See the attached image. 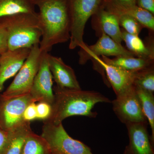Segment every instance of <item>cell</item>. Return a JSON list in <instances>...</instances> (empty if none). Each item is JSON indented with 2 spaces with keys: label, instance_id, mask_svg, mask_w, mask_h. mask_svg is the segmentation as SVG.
I'll use <instances>...</instances> for the list:
<instances>
[{
  "label": "cell",
  "instance_id": "cell-1",
  "mask_svg": "<svg viewBox=\"0 0 154 154\" xmlns=\"http://www.w3.org/2000/svg\"><path fill=\"white\" fill-rule=\"evenodd\" d=\"M38 7V17L42 34L39 43L42 51L49 52L53 46L69 40L70 22L67 0H32Z\"/></svg>",
  "mask_w": 154,
  "mask_h": 154
},
{
  "label": "cell",
  "instance_id": "cell-2",
  "mask_svg": "<svg viewBox=\"0 0 154 154\" xmlns=\"http://www.w3.org/2000/svg\"><path fill=\"white\" fill-rule=\"evenodd\" d=\"M54 98L51 112L47 121L55 125L62 123L65 119L73 116H83L91 118L98 113L92 111L99 103H110V99L99 92L94 91L62 89L54 86Z\"/></svg>",
  "mask_w": 154,
  "mask_h": 154
},
{
  "label": "cell",
  "instance_id": "cell-3",
  "mask_svg": "<svg viewBox=\"0 0 154 154\" xmlns=\"http://www.w3.org/2000/svg\"><path fill=\"white\" fill-rule=\"evenodd\" d=\"M7 33L8 50L31 48L39 45L42 30L38 13H20L0 18Z\"/></svg>",
  "mask_w": 154,
  "mask_h": 154
},
{
  "label": "cell",
  "instance_id": "cell-4",
  "mask_svg": "<svg viewBox=\"0 0 154 154\" xmlns=\"http://www.w3.org/2000/svg\"><path fill=\"white\" fill-rule=\"evenodd\" d=\"M103 0H67L70 22L69 48H82L86 23L98 10Z\"/></svg>",
  "mask_w": 154,
  "mask_h": 154
},
{
  "label": "cell",
  "instance_id": "cell-5",
  "mask_svg": "<svg viewBox=\"0 0 154 154\" xmlns=\"http://www.w3.org/2000/svg\"><path fill=\"white\" fill-rule=\"evenodd\" d=\"M44 122L41 136L47 142L53 154H94L85 143L71 137L62 123Z\"/></svg>",
  "mask_w": 154,
  "mask_h": 154
},
{
  "label": "cell",
  "instance_id": "cell-6",
  "mask_svg": "<svg viewBox=\"0 0 154 154\" xmlns=\"http://www.w3.org/2000/svg\"><path fill=\"white\" fill-rule=\"evenodd\" d=\"M42 51L39 45L31 48L28 57L15 79L10 86L3 93L7 97H15L29 94L41 60Z\"/></svg>",
  "mask_w": 154,
  "mask_h": 154
},
{
  "label": "cell",
  "instance_id": "cell-7",
  "mask_svg": "<svg viewBox=\"0 0 154 154\" xmlns=\"http://www.w3.org/2000/svg\"><path fill=\"white\" fill-rule=\"evenodd\" d=\"M35 102L29 94L7 97L0 94V127L9 132L22 124L25 121L23 114L25 108Z\"/></svg>",
  "mask_w": 154,
  "mask_h": 154
},
{
  "label": "cell",
  "instance_id": "cell-8",
  "mask_svg": "<svg viewBox=\"0 0 154 154\" xmlns=\"http://www.w3.org/2000/svg\"><path fill=\"white\" fill-rule=\"evenodd\" d=\"M116 115L122 123H147L134 86L111 101Z\"/></svg>",
  "mask_w": 154,
  "mask_h": 154
},
{
  "label": "cell",
  "instance_id": "cell-9",
  "mask_svg": "<svg viewBox=\"0 0 154 154\" xmlns=\"http://www.w3.org/2000/svg\"><path fill=\"white\" fill-rule=\"evenodd\" d=\"M48 52L42 51L41 60L30 94L35 102H45L51 105L54 101L53 77L48 65Z\"/></svg>",
  "mask_w": 154,
  "mask_h": 154
},
{
  "label": "cell",
  "instance_id": "cell-10",
  "mask_svg": "<svg viewBox=\"0 0 154 154\" xmlns=\"http://www.w3.org/2000/svg\"><path fill=\"white\" fill-rule=\"evenodd\" d=\"M96 61L104 70L110 85L113 88L116 96L124 93L134 86L135 73L128 71L105 63L101 57L89 54L86 56L80 65H85L88 60Z\"/></svg>",
  "mask_w": 154,
  "mask_h": 154
},
{
  "label": "cell",
  "instance_id": "cell-11",
  "mask_svg": "<svg viewBox=\"0 0 154 154\" xmlns=\"http://www.w3.org/2000/svg\"><path fill=\"white\" fill-rule=\"evenodd\" d=\"M78 52L79 63L89 54L99 57H135L122 44L114 41L109 36L102 33L95 44L91 45L86 44L80 48Z\"/></svg>",
  "mask_w": 154,
  "mask_h": 154
},
{
  "label": "cell",
  "instance_id": "cell-12",
  "mask_svg": "<svg viewBox=\"0 0 154 154\" xmlns=\"http://www.w3.org/2000/svg\"><path fill=\"white\" fill-rule=\"evenodd\" d=\"M91 17L92 27L96 36L99 37L104 33L114 41L122 44V33L116 15L100 6Z\"/></svg>",
  "mask_w": 154,
  "mask_h": 154
},
{
  "label": "cell",
  "instance_id": "cell-13",
  "mask_svg": "<svg viewBox=\"0 0 154 154\" xmlns=\"http://www.w3.org/2000/svg\"><path fill=\"white\" fill-rule=\"evenodd\" d=\"M31 48L8 50L0 56V93L7 80L17 74L28 57Z\"/></svg>",
  "mask_w": 154,
  "mask_h": 154
},
{
  "label": "cell",
  "instance_id": "cell-14",
  "mask_svg": "<svg viewBox=\"0 0 154 154\" xmlns=\"http://www.w3.org/2000/svg\"><path fill=\"white\" fill-rule=\"evenodd\" d=\"M146 123L126 124L129 143L125 147L124 154H154V146L147 131Z\"/></svg>",
  "mask_w": 154,
  "mask_h": 154
},
{
  "label": "cell",
  "instance_id": "cell-15",
  "mask_svg": "<svg viewBox=\"0 0 154 154\" xmlns=\"http://www.w3.org/2000/svg\"><path fill=\"white\" fill-rule=\"evenodd\" d=\"M48 65L53 79L58 88L62 89H81L73 69L64 62L61 58L48 54Z\"/></svg>",
  "mask_w": 154,
  "mask_h": 154
},
{
  "label": "cell",
  "instance_id": "cell-16",
  "mask_svg": "<svg viewBox=\"0 0 154 154\" xmlns=\"http://www.w3.org/2000/svg\"><path fill=\"white\" fill-rule=\"evenodd\" d=\"M107 11L116 15H127L136 19L143 28L150 33L154 31V15L137 5H122L113 3L103 2L101 5Z\"/></svg>",
  "mask_w": 154,
  "mask_h": 154
},
{
  "label": "cell",
  "instance_id": "cell-17",
  "mask_svg": "<svg viewBox=\"0 0 154 154\" xmlns=\"http://www.w3.org/2000/svg\"><path fill=\"white\" fill-rule=\"evenodd\" d=\"M122 41L125 43L126 49L136 57L154 60V38L152 34L144 42L139 36L132 35L121 29Z\"/></svg>",
  "mask_w": 154,
  "mask_h": 154
},
{
  "label": "cell",
  "instance_id": "cell-18",
  "mask_svg": "<svg viewBox=\"0 0 154 154\" xmlns=\"http://www.w3.org/2000/svg\"><path fill=\"white\" fill-rule=\"evenodd\" d=\"M101 58L108 64L134 72L154 66V60L136 57L119 56L110 59L102 56Z\"/></svg>",
  "mask_w": 154,
  "mask_h": 154
},
{
  "label": "cell",
  "instance_id": "cell-19",
  "mask_svg": "<svg viewBox=\"0 0 154 154\" xmlns=\"http://www.w3.org/2000/svg\"><path fill=\"white\" fill-rule=\"evenodd\" d=\"M30 122H25L9 132L8 142L2 154H21L28 135L32 131Z\"/></svg>",
  "mask_w": 154,
  "mask_h": 154
},
{
  "label": "cell",
  "instance_id": "cell-20",
  "mask_svg": "<svg viewBox=\"0 0 154 154\" xmlns=\"http://www.w3.org/2000/svg\"><path fill=\"white\" fill-rule=\"evenodd\" d=\"M32 0H0V18L20 13H36Z\"/></svg>",
  "mask_w": 154,
  "mask_h": 154
},
{
  "label": "cell",
  "instance_id": "cell-21",
  "mask_svg": "<svg viewBox=\"0 0 154 154\" xmlns=\"http://www.w3.org/2000/svg\"><path fill=\"white\" fill-rule=\"evenodd\" d=\"M135 87V86H134ZM143 112L151 128V140L154 144V96L153 93L135 87Z\"/></svg>",
  "mask_w": 154,
  "mask_h": 154
},
{
  "label": "cell",
  "instance_id": "cell-22",
  "mask_svg": "<svg viewBox=\"0 0 154 154\" xmlns=\"http://www.w3.org/2000/svg\"><path fill=\"white\" fill-rule=\"evenodd\" d=\"M21 154H53L46 140L31 131L25 140Z\"/></svg>",
  "mask_w": 154,
  "mask_h": 154
},
{
  "label": "cell",
  "instance_id": "cell-23",
  "mask_svg": "<svg viewBox=\"0 0 154 154\" xmlns=\"http://www.w3.org/2000/svg\"><path fill=\"white\" fill-rule=\"evenodd\" d=\"M135 87L153 93L154 91V66L135 73Z\"/></svg>",
  "mask_w": 154,
  "mask_h": 154
},
{
  "label": "cell",
  "instance_id": "cell-24",
  "mask_svg": "<svg viewBox=\"0 0 154 154\" xmlns=\"http://www.w3.org/2000/svg\"><path fill=\"white\" fill-rule=\"evenodd\" d=\"M119 26L127 33L139 36L143 27L136 19L127 15H116Z\"/></svg>",
  "mask_w": 154,
  "mask_h": 154
},
{
  "label": "cell",
  "instance_id": "cell-25",
  "mask_svg": "<svg viewBox=\"0 0 154 154\" xmlns=\"http://www.w3.org/2000/svg\"><path fill=\"white\" fill-rule=\"evenodd\" d=\"M36 104V119L45 121L50 116L51 105L45 102H38Z\"/></svg>",
  "mask_w": 154,
  "mask_h": 154
},
{
  "label": "cell",
  "instance_id": "cell-26",
  "mask_svg": "<svg viewBox=\"0 0 154 154\" xmlns=\"http://www.w3.org/2000/svg\"><path fill=\"white\" fill-rule=\"evenodd\" d=\"M36 102H32L25 108L23 114V119L25 122H30L36 119Z\"/></svg>",
  "mask_w": 154,
  "mask_h": 154
},
{
  "label": "cell",
  "instance_id": "cell-27",
  "mask_svg": "<svg viewBox=\"0 0 154 154\" xmlns=\"http://www.w3.org/2000/svg\"><path fill=\"white\" fill-rule=\"evenodd\" d=\"M7 33L5 28L0 22V54L8 50Z\"/></svg>",
  "mask_w": 154,
  "mask_h": 154
},
{
  "label": "cell",
  "instance_id": "cell-28",
  "mask_svg": "<svg viewBox=\"0 0 154 154\" xmlns=\"http://www.w3.org/2000/svg\"><path fill=\"white\" fill-rule=\"evenodd\" d=\"M136 5L154 15V0H136Z\"/></svg>",
  "mask_w": 154,
  "mask_h": 154
},
{
  "label": "cell",
  "instance_id": "cell-29",
  "mask_svg": "<svg viewBox=\"0 0 154 154\" xmlns=\"http://www.w3.org/2000/svg\"><path fill=\"white\" fill-rule=\"evenodd\" d=\"M9 137V132L0 127V154H2L5 148Z\"/></svg>",
  "mask_w": 154,
  "mask_h": 154
},
{
  "label": "cell",
  "instance_id": "cell-30",
  "mask_svg": "<svg viewBox=\"0 0 154 154\" xmlns=\"http://www.w3.org/2000/svg\"><path fill=\"white\" fill-rule=\"evenodd\" d=\"M102 2L113 3L122 5H136V0H103Z\"/></svg>",
  "mask_w": 154,
  "mask_h": 154
},
{
  "label": "cell",
  "instance_id": "cell-31",
  "mask_svg": "<svg viewBox=\"0 0 154 154\" xmlns=\"http://www.w3.org/2000/svg\"><path fill=\"white\" fill-rule=\"evenodd\" d=\"M0 56H1V54H0Z\"/></svg>",
  "mask_w": 154,
  "mask_h": 154
}]
</instances>
